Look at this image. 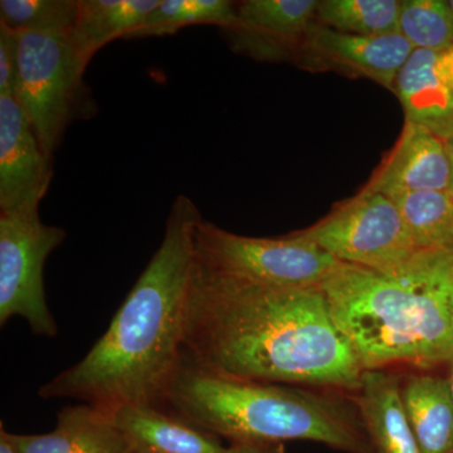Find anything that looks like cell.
Segmentation results:
<instances>
[{"label":"cell","instance_id":"cell-21","mask_svg":"<svg viewBox=\"0 0 453 453\" xmlns=\"http://www.w3.org/2000/svg\"><path fill=\"white\" fill-rule=\"evenodd\" d=\"M398 0H323L316 16L324 26L357 35H392L399 32Z\"/></svg>","mask_w":453,"mask_h":453},{"label":"cell","instance_id":"cell-6","mask_svg":"<svg viewBox=\"0 0 453 453\" xmlns=\"http://www.w3.org/2000/svg\"><path fill=\"white\" fill-rule=\"evenodd\" d=\"M202 265L262 285L321 288L342 262L301 234L280 238L244 237L202 219L196 231Z\"/></svg>","mask_w":453,"mask_h":453},{"label":"cell","instance_id":"cell-11","mask_svg":"<svg viewBox=\"0 0 453 453\" xmlns=\"http://www.w3.org/2000/svg\"><path fill=\"white\" fill-rule=\"evenodd\" d=\"M395 89L408 122L446 140L453 135V47L414 50Z\"/></svg>","mask_w":453,"mask_h":453},{"label":"cell","instance_id":"cell-13","mask_svg":"<svg viewBox=\"0 0 453 453\" xmlns=\"http://www.w3.org/2000/svg\"><path fill=\"white\" fill-rule=\"evenodd\" d=\"M303 41L305 46H310L325 61L389 88H395L396 76L414 50L401 33L357 35L326 26L311 25Z\"/></svg>","mask_w":453,"mask_h":453},{"label":"cell","instance_id":"cell-20","mask_svg":"<svg viewBox=\"0 0 453 453\" xmlns=\"http://www.w3.org/2000/svg\"><path fill=\"white\" fill-rule=\"evenodd\" d=\"M235 7L228 0H160L144 25L129 38L172 35L190 26H219L225 29L234 23Z\"/></svg>","mask_w":453,"mask_h":453},{"label":"cell","instance_id":"cell-7","mask_svg":"<svg viewBox=\"0 0 453 453\" xmlns=\"http://www.w3.org/2000/svg\"><path fill=\"white\" fill-rule=\"evenodd\" d=\"M65 237L61 226L44 225L38 210L0 213V326L20 316L35 335L58 334L47 303L44 266Z\"/></svg>","mask_w":453,"mask_h":453},{"label":"cell","instance_id":"cell-17","mask_svg":"<svg viewBox=\"0 0 453 453\" xmlns=\"http://www.w3.org/2000/svg\"><path fill=\"white\" fill-rule=\"evenodd\" d=\"M402 399L422 453H453L449 380L436 375H414L402 388Z\"/></svg>","mask_w":453,"mask_h":453},{"label":"cell","instance_id":"cell-25","mask_svg":"<svg viewBox=\"0 0 453 453\" xmlns=\"http://www.w3.org/2000/svg\"><path fill=\"white\" fill-rule=\"evenodd\" d=\"M226 453H283L282 445H262V443H231Z\"/></svg>","mask_w":453,"mask_h":453},{"label":"cell","instance_id":"cell-19","mask_svg":"<svg viewBox=\"0 0 453 453\" xmlns=\"http://www.w3.org/2000/svg\"><path fill=\"white\" fill-rule=\"evenodd\" d=\"M392 199L417 249L452 252L453 195L449 190L404 193Z\"/></svg>","mask_w":453,"mask_h":453},{"label":"cell","instance_id":"cell-9","mask_svg":"<svg viewBox=\"0 0 453 453\" xmlns=\"http://www.w3.org/2000/svg\"><path fill=\"white\" fill-rule=\"evenodd\" d=\"M53 178V157L16 96H0V213L40 208Z\"/></svg>","mask_w":453,"mask_h":453},{"label":"cell","instance_id":"cell-14","mask_svg":"<svg viewBox=\"0 0 453 453\" xmlns=\"http://www.w3.org/2000/svg\"><path fill=\"white\" fill-rule=\"evenodd\" d=\"M111 413L133 453H226L219 437L155 405H122Z\"/></svg>","mask_w":453,"mask_h":453},{"label":"cell","instance_id":"cell-24","mask_svg":"<svg viewBox=\"0 0 453 453\" xmlns=\"http://www.w3.org/2000/svg\"><path fill=\"white\" fill-rule=\"evenodd\" d=\"M19 70L18 35L0 25V96H16Z\"/></svg>","mask_w":453,"mask_h":453},{"label":"cell","instance_id":"cell-8","mask_svg":"<svg viewBox=\"0 0 453 453\" xmlns=\"http://www.w3.org/2000/svg\"><path fill=\"white\" fill-rule=\"evenodd\" d=\"M301 234L342 264L380 273L398 270L421 252L395 202L368 188Z\"/></svg>","mask_w":453,"mask_h":453},{"label":"cell","instance_id":"cell-10","mask_svg":"<svg viewBox=\"0 0 453 453\" xmlns=\"http://www.w3.org/2000/svg\"><path fill=\"white\" fill-rule=\"evenodd\" d=\"M319 2L316 0H246L235 7L234 25L225 28L235 52L259 61L290 57L305 40Z\"/></svg>","mask_w":453,"mask_h":453},{"label":"cell","instance_id":"cell-27","mask_svg":"<svg viewBox=\"0 0 453 453\" xmlns=\"http://www.w3.org/2000/svg\"><path fill=\"white\" fill-rule=\"evenodd\" d=\"M447 153H449V165H451V184H449V192L453 195V135L446 140Z\"/></svg>","mask_w":453,"mask_h":453},{"label":"cell","instance_id":"cell-1","mask_svg":"<svg viewBox=\"0 0 453 453\" xmlns=\"http://www.w3.org/2000/svg\"><path fill=\"white\" fill-rule=\"evenodd\" d=\"M183 357L238 380L357 389L365 368L321 288L226 275L196 259Z\"/></svg>","mask_w":453,"mask_h":453},{"label":"cell","instance_id":"cell-2","mask_svg":"<svg viewBox=\"0 0 453 453\" xmlns=\"http://www.w3.org/2000/svg\"><path fill=\"white\" fill-rule=\"evenodd\" d=\"M201 220L189 196L174 199L159 249L109 329L82 360L41 387V398H73L107 412L122 405L162 404L183 357Z\"/></svg>","mask_w":453,"mask_h":453},{"label":"cell","instance_id":"cell-18","mask_svg":"<svg viewBox=\"0 0 453 453\" xmlns=\"http://www.w3.org/2000/svg\"><path fill=\"white\" fill-rule=\"evenodd\" d=\"M160 0H79V14L68 33L88 62L112 41L127 38L144 25Z\"/></svg>","mask_w":453,"mask_h":453},{"label":"cell","instance_id":"cell-3","mask_svg":"<svg viewBox=\"0 0 453 453\" xmlns=\"http://www.w3.org/2000/svg\"><path fill=\"white\" fill-rule=\"evenodd\" d=\"M365 371L453 365V257L421 251L392 273L340 264L321 286Z\"/></svg>","mask_w":453,"mask_h":453},{"label":"cell","instance_id":"cell-23","mask_svg":"<svg viewBox=\"0 0 453 453\" xmlns=\"http://www.w3.org/2000/svg\"><path fill=\"white\" fill-rule=\"evenodd\" d=\"M79 0H2L0 25L16 33H70Z\"/></svg>","mask_w":453,"mask_h":453},{"label":"cell","instance_id":"cell-4","mask_svg":"<svg viewBox=\"0 0 453 453\" xmlns=\"http://www.w3.org/2000/svg\"><path fill=\"white\" fill-rule=\"evenodd\" d=\"M159 407L231 443L311 441L338 451L372 453L362 421L338 402L219 374L184 357Z\"/></svg>","mask_w":453,"mask_h":453},{"label":"cell","instance_id":"cell-26","mask_svg":"<svg viewBox=\"0 0 453 453\" xmlns=\"http://www.w3.org/2000/svg\"><path fill=\"white\" fill-rule=\"evenodd\" d=\"M0 453H19L13 438H12V434L5 431L3 425L0 428Z\"/></svg>","mask_w":453,"mask_h":453},{"label":"cell","instance_id":"cell-12","mask_svg":"<svg viewBox=\"0 0 453 453\" xmlns=\"http://www.w3.org/2000/svg\"><path fill=\"white\" fill-rule=\"evenodd\" d=\"M451 165L446 142L405 121L403 133L368 189L393 198L425 190H449Z\"/></svg>","mask_w":453,"mask_h":453},{"label":"cell","instance_id":"cell-5","mask_svg":"<svg viewBox=\"0 0 453 453\" xmlns=\"http://www.w3.org/2000/svg\"><path fill=\"white\" fill-rule=\"evenodd\" d=\"M19 70L16 97L42 148L50 157L74 121L97 113L85 81L88 62L74 49L68 33H17Z\"/></svg>","mask_w":453,"mask_h":453},{"label":"cell","instance_id":"cell-22","mask_svg":"<svg viewBox=\"0 0 453 453\" xmlns=\"http://www.w3.org/2000/svg\"><path fill=\"white\" fill-rule=\"evenodd\" d=\"M399 32L414 50H438L453 47V16L443 0H403Z\"/></svg>","mask_w":453,"mask_h":453},{"label":"cell","instance_id":"cell-30","mask_svg":"<svg viewBox=\"0 0 453 453\" xmlns=\"http://www.w3.org/2000/svg\"><path fill=\"white\" fill-rule=\"evenodd\" d=\"M451 253H452V257H453V250H452V252H451Z\"/></svg>","mask_w":453,"mask_h":453},{"label":"cell","instance_id":"cell-16","mask_svg":"<svg viewBox=\"0 0 453 453\" xmlns=\"http://www.w3.org/2000/svg\"><path fill=\"white\" fill-rule=\"evenodd\" d=\"M357 390L372 453H422L405 413L398 378L383 369L365 371Z\"/></svg>","mask_w":453,"mask_h":453},{"label":"cell","instance_id":"cell-28","mask_svg":"<svg viewBox=\"0 0 453 453\" xmlns=\"http://www.w3.org/2000/svg\"><path fill=\"white\" fill-rule=\"evenodd\" d=\"M449 387H451V395H452V401H453V365H452V372H451V378H449Z\"/></svg>","mask_w":453,"mask_h":453},{"label":"cell","instance_id":"cell-29","mask_svg":"<svg viewBox=\"0 0 453 453\" xmlns=\"http://www.w3.org/2000/svg\"><path fill=\"white\" fill-rule=\"evenodd\" d=\"M449 9H451L452 16H453V0H449Z\"/></svg>","mask_w":453,"mask_h":453},{"label":"cell","instance_id":"cell-15","mask_svg":"<svg viewBox=\"0 0 453 453\" xmlns=\"http://www.w3.org/2000/svg\"><path fill=\"white\" fill-rule=\"evenodd\" d=\"M12 438L19 453H133L111 413L85 403L62 408L49 434Z\"/></svg>","mask_w":453,"mask_h":453}]
</instances>
